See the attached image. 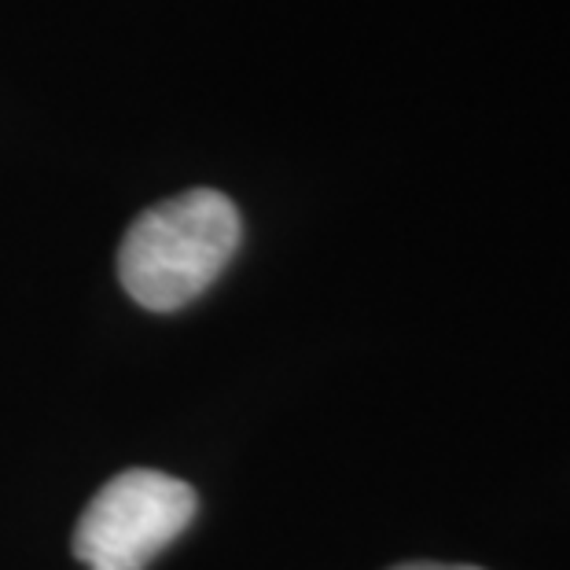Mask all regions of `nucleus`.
Instances as JSON below:
<instances>
[{"label":"nucleus","instance_id":"f257e3e1","mask_svg":"<svg viewBox=\"0 0 570 570\" xmlns=\"http://www.w3.org/2000/svg\"><path fill=\"white\" fill-rule=\"evenodd\" d=\"M244 236L236 203L214 188H191L144 210L118 250V276L132 302L155 313H174L199 298Z\"/></svg>","mask_w":570,"mask_h":570},{"label":"nucleus","instance_id":"f03ea898","mask_svg":"<svg viewBox=\"0 0 570 570\" xmlns=\"http://www.w3.org/2000/svg\"><path fill=\"white\" fill-rule=\"evenodd\" d=\"M196 493L166 471L132 468L89 501L75 530V556L89 570H148L196 519Z\"/></svg>","mask_w":570,"mask_h":570},{"label":"nucleus","instance_id":"7ed1b4c3","mask_svg":"<svg viewBox=\"0 0 570 570\" xmlns=\"http://www.w3.org/2000/svg\"><path fill=\"white\" fill-rule=\"evenodd\" d=\"M391 570H482V567H471V563H428V560H420V563H397Z\"/></svg>","mask_w":570,"mask_h":570}]
</instances>
